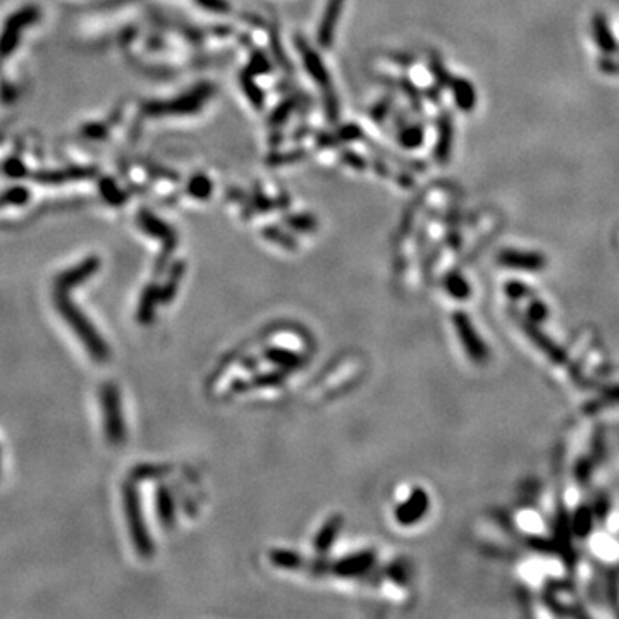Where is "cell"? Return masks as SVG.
<instances>
[{
    "label": "cell",
    "instance_id": "cell-45",
    "mask_svg": "<svg viewBox=\"0 0 619 619\" xmlns=\"http://www.w3.org/2000/svg\"><path fill=\"white\" fill-rule=\"evenodd\" d=\"M341 159H342V162H346L349 165V167L356 169V171H363V169L366 167L365 159H363L361 155L354 154V152H349V150L344 152V154L341 155Z\"/></svg>",
    "mask_w": 619,
    "mask_h": 619
},
{
    "label": "cell",
    "instance_id": "cell-38",
    "mask_svg": "<svg viewBox=\"0 0 619 619\" xmlns=\"http://www.w3.org/2000/svg\"><path fill=\"white\" fill-rule=\"evenodd\" d=\"M270 69H272L270 62H268V59L265 55H263L262 52L255 51L253 53H251L250 64H248V68H246V71L250 73L251 76H255V74H268L270 73Z\"/></svg>",
    "mask_w": 619,
    "mask_h": 619
},
{
    "label": "cell",
    "instance_id": "cell-39",
    "mask_svg": "<svg viewBox=\"0 0 619 619\" xmlns=\"http://www.w3.org/2000/svg\"><path fill=\"white\" fill-rule=\"evenodd\" d=\"M4 172H6V176L12 177V179H19V177L28 176L26 165L21 162L18 157H11V159H7L4 162Z\"/></svg>",
    "mask_w": 619,
    "mask_h": 619
},
{
    "label": "cell",
    "instance_id": "cell-26",
    "mask_svg": "<svg viewBox=\"0 0 619 619\" xmlns=\"http://www.w3.org/2000/svg\"><path fill=\"white\" fill-rule=\"evenodd\" d=\"M361 129L354 124H346V126L339 127L336 134H320L319 144L320 147H336L339 143L353 142V139H360Z\"/></svg>",
    "mask_w": 619,
    "mask_h": 619
},
{
    "label": "cell",
    "instance_id": "cell-47",
    "mask_svg": "<svg viewBox=\"0 0 619 619\" xmlns=\"http://www.w3.org/2000/svg\"><path fill=\"white\" fill-rule=\"evenodd\" d=\"M270 41H272V52L275 53L274 55L275 60H277L279 64L282 65V68H286V69L291 68V64H289V62L286 60V57H284V52H282V47H280V43H279V38L274 35V33H270Z\"/></svg>",
    "mask_w": 619,
    "mask_h": 619
},
{
    "label": "cell",
    "instance_id": "cell-7",
    "mask_svg": "<svg viewBox=\"0 0 619 619\" xmlns=\"http://www.w3.org/2000/svg\"><path fill=\"white\" fill-rule=\"evenodd\" d=\"M453 324L456 327L457 337H460L461 344L466 353L470 354V358L475 363H485L489 360V349H487L485 342L480 339V336L475 330L472 320L466 317L463 312H456L453 315Z\"/></svg>",
    "mask_w": 619,
    "mask_h": 619
},
{
    "label": "cell",
    "instance_id": "cell-44",
    "mask_svg": "<svg viewBox=\"0 0 619 619\" xmlns=\"http://www.w3.org/2000/svg\"><path fill=\"white\" fill-rule=\"evenodd\" d=\"M401 88L403 92L408 95V98H410L411 103H415V109L416 112H420V109H422V97H420L418 90L413 86V83H410L408 80H401Z\"/></svg>",
    "mask_w": 619,
    "mask_h": 619
},
{
    "label": "cell",
    "instance_id": "cell-15",
    "mask_svg": "<svg viewBox=\"0 0 619 619\" xmlns=\"http://www.w3.org/2000/svg\"><path fill=\"white\" fill-rule=\"evenodd\" d=\"M497 260L501 265L518 270H542L546 267V258L534 251L504 250L497 255Z\"/></svg>",
    "mask_w": 619,
    "mask_h": 619
},
{
    "label": "cell",
    "instance_id": "cell-41",
    "mask_svg": "<svg viewBox=\"0 0 619 619\" xmlns=\"http://www.w3.org/2000/svg\"><path fill=\"white\" fill-rule=\"evenodd\" d=\"M198 6L210 12H217V14H226L231 11V6L227 0H196Z\"/></svg>",
    "mask_w": 619,
    "mask_h": 619
},
{
    "label": "cell",
    "instance_id": "cell-17",
    "mask_svg": "<svg viewBox=\"0 0 619 619\" xmlns=\"http://www.w3.org/2000/svg\"><path fill=\"white\" fill-rule=\"evenodd\" d=\"M160 305V286L152 282L143 289L142 296H139L138 308H136V320L142 325H148L154 322L155 310Z\"/></svg>",
    "mask_w": 619,
    "mask_h": 619
},
{
    "label": "cell",
    "instance_id": "cell-9",
    "mask_svg": "<svg viewBox=\"0 0 619 619\" xmlns=\"http://www.w3.org/2000/svg\"><path fill=\"white\" fill-rule=\"evenodd\" d=\"M590 556L601 564L619 563V536L614 531L598 530L588 536Z\"/></svg>",
    "mask_w": 619,
    "mask_h": 619
},
{
    "label": "cell",
    "instance_id": "cell-21",
    "mask_svg": "<svg viewBox=\"0 0 619 619\" xmlns=\"http://www.w3.org/2000/svg\"><path fill=\"white\" fill-rule=\"evenodd\" d=\"M342 528V518L341 516H332V518H329L327 522H325V525L320 528V531L315 536V542H313V546H315L317 552H320V554H325V552L329 551L330 547L334 546V542H336L337 535H339Z\"/></svg>",
    "mask_w": 619,
    "mask_h": 619
},
{
    "label": "cell",
    "instance_id": "cell-22",
    "mask_svg": "<svg viewBox=\"0 0 619 619\" xmlns=\"http://www.w3.org/2000/svg\"><path fill=\"white\" fill-rule=\"evenodd\" d=\"M157 514H159L160 523L164 528H172L176 522V506L174 499H172L171 492H169L167 487L160 485L157 489Z\"/></svg>",
    "mask_w": 619,
    "mask_h": 619
},
{
    "label": "cell",
    "instance_id": "cell-20",
    "mask_svg": "<svg viewBox=\"0 0 619 619\" xmlns=\"http://www.w3.org/2000/svg\"><path fill=\"white\" fill-rule=\"evenodd\" d=\"M284 382V374L272 371V374H258L250 381L234 382L233 392H246L253 389H267V387H279Z\"/></svg>",
    "mask_w": 619,
    "mask_h": 619
},
{
    "label": "cell",
    "instance_id": "cell-34",
    "mask_svg": "<svg viewBox=\"0 0 619 619\" xmlns=\"http://www.w3.org/2000/svg\"><path fill=\"white\" fill-rule=\"evenodd\" d=\"M262 236L265 238L267 241L274 243V245L282 246L284 250L295 251L296 248H298V241H296L295 238L289 236L287 233H284L282 229H279V227H275V226H267L265 229L262 231Z\"/></svg>",
    "mask_w": 619,
    "mask_h": 619
},
{
    "label": "cell",
    "instance_id": "cell-35",
    "mask_svg": "<svg viewBox=\"0 0 619 619\" xmlns=\"http://www.w3.org/2000/svg\"><path fill=\"white\" fill-rule=\"evenodd\" d=\"M324 109L327 121L337 122V119H339V98L330 85L324 86Z\"/></svg>",
    "mask_w": 619,
    "mask_h": 619
},
{
    "label": "cell",
    "instance_id": "cell-40",
    "mask_svg": "<svg viewBox=\"0 0 619 619\" xmlns=\"http://www.w3.org/2000/svg\"><path fill=\"white\" fill-rule=\"evenodd\" d=\"M305 157V150H295V152H289V154H272L267 159L268 165H272V167H275V165H284L287 162H298Z\"/></svg>",
    "mask_w": 619,
    "mask_h": 619
},
{
    "label": "cell",
    "instance_id": "cell-5",
    "mask_svg": "<svg viewBox=\"0 0 619 619\" xmlns=\"http://www.w3.org/2000/svg\"><path fill=\"white\" fill-rule=\"evenodd\" d=\"M41 12L36 4H26L7 16L0 31V59H7L18 51L24 30L38 23Z\"/></svg>",
    "mask_w": 619,
    "mask_h": 619
},
{
    "label": "cell",
    "instance_id": "cell-19",
    "mask_svg": "<svg viewBox=\"0 0 619 619\" xmlns=\"http://www.w3.org/2000/svg\"><path fill=\"white\" fill-rule=\"evenodd\" d=\"M449 86L453 90L457 109L463 110V112H472L475 105H477V92H475L472 81L465 80V78H453Z\"/></svg>",
    "mask_w": 619,
    "mask_h": 619
},
{
    "label": "cell",
    "instance_id": "cell-18",
    "mask_svg": "<svg viewBox=\"0 0 619 619\" xmlns=\"http://www.w3.org/2000/svg\"><path fill=\"white\" fill-rule=\"evenodd\" d=\"M590 24H592V33H593V38H596L597 47L604 53H608V55L616 53L619 47L616 38H614L613 31H610L609 28L608 18H605L602 12H597V14H593L592 23Z\"/></svg>",
    "mask_w": 619,
    "mask_h": 619
},
{
    "label": "cell",
    "instance_id": "cell-42",
    "mask_svg": "<svg viewBox=\"0 0 619 619\" xmlns=\"http://www.w3.org/2000/svg\"><path fill=\"white\" fill-rule=\"evenodd\" d=\"M506 295L513 300H522L530 295V289L525 284L518 282V280H511V282L506 284Z\"/></svg>",
    "mask_w": 619,
    "mask_h": 619
},
{
    "label": "cell",
    "instance_id": "cell-12",
    "mask_svg": "<svg viewBox=\"0 0 619 619\" xmlns=\"http://www.w3.org/2000/svg\"><path fill=\"white\" fill-rule=\"evenodd\" d=\"M375 563V552L374 551H363L356 552V554H351L348 557H342V559L334 563L332 571L336 575L351 578V576H360L365 575L369 569H371Z\"/></svg>",
    "mask_w": 619,
    "mask_h": 619
},
{
    "label": "cell",
    "instance_id": "cell-14",
    "mask_svg": "<svg viewBox=\"0 0 619 619\" xmlns=\"http://www.w3.org/2000/svg\"><path fill=\"white\" fill-rule=\"evenodd\" d=\"M296 47H298L301 59H303L305 68H307V73L313 78V81L319 83L320 86H329L330 74L327 69H325L324 60L320 59L319 53L313 51V48L307 43V40L301 38V36H296Z\"/></svg>",
    "mask_w": 619,
    "mask_h": 619
},
{
    "label": "cell",
    "instance_id": "cell-13",
    "mask_svg": "<svg viewBox=\"0 0 619 619\" xmlns=\"http://www.w3.org/2000/svg\"><path fill=\"white\" fill-rule=\"evenodd\" d=\"M346 0H327L324 16H322L320 26H319V45L322 48H330L334 43V36H336L337 21L341 18V11L344 7Z\"/></svg>",
    "mask_w": 619,
    "mask_h": 619
},
{
    "label": "cell",
    "instance_id": "cell-6",
    "mask_svg": "<svg viewBox=\"0 0 619 619\" xmlns=\"http://www.w3.org/2000/svg\"><path fill=\"white\" fill-rule=\"evenodd\" d=\"M136 224L139 226V229L143 231L148 236L159 239L162 243V253H160L159 262H157V270H162L167 263V260L171 258V255L174 253L177 246V233L172 229L167 222H164L162 218L157 217L154 212L150 210L142 208L136 216Z\"/></svg>",
    "mask_w": 619,
    "mask_h": 619
},
{
    "label": "cell",
    "instance_id": "cell-28",
    "mask_svg": "<svg viewBox=\"0 0 619 619\" xmlns=\"http://www.w3.org/2000/svg\"><path fill=\"white\" fill-rule=\"evenodd\" d=\"M239 81H241L243 92H245L248 100L251 102V105H253L255 109H262L263 103H265V93H263V90L253 81V76H251V74L245 69V71L241 73V76H239Z\"/></svg>",
    "mask_w": 619,
    "mask_h": 619
},
{
    "label": "cell",
    "instance_id": "cell-29",
    "mask_svg": "<svg viewBox=\"0 0 619 619\" xmlns=\"http://www.w3.org/2000/svg\"><path fill=\"white\" fill-rule=\"evenodd\" d=\"M100 193L103 200L112 206H121L127 201V193L119 188L112 177H102L100 179Z\"/></svg>",
    "mask_w": 619,
    "mask_h": 619
},
{
    "label": "cell",
    "instance_id": "cell-11",
    "mask_svg": "<svg viewBox=\"0 0 619 619\" xmlns=\"http://www.w3.org/2000/svg\"><path fill=\"white\" fill-rule=\"evenodd\" d=\"M97 174L95 167L85 165H71V167L57 169V171H40L33 174V181L40 184H65L76 183V181L90 179Z\"/></svg>",
    "mask_w": 619,
    "mask_h": 619
},
{
    "label": "cell",
    "instance_id": "cell-10",
    "mask_svg": "<svg viewBox=\"0 0 619 619\" xmlns=\"http://www.w3.org/2000/svg\"><path fill=\"white\" fill-rule=\"evenodd\" d=\"M428 506H430V499L423 489L416 487L413 490L410 497L396 507V522L403 527H411L418 523L420 519L427 514Z\"/></svg>",
    "mask_w": 619,
    "mask_h": 619
},
{
    "label": "cell",
    "instance_id": "cell-16",
    "mask_svg": "<svg viewBox=\"0 0 619 619\" xmlns=\"http://www.w3.org/2000/svg\"><path fill=\"white\" fill-rule=\"evenodd\" d=\"M454 124L449 112H443L439 117V133L435 143V159L439 164H448L453 154Z\"/></svg>",
    "mask_w": 619,
    "mask_h": 619
},
{
    "label": "cell",
    "instance_id": "cell-24",
    "mask_svg": "<svg viewBox=\"0 0 619 619\" xmlns=\"http://www.w3.org/2000/svg\"><path fill=\"white\" fill-rule=\"evenodd\" d=\"M265 358L268 361H272L274 365L280 366V369H287V370H295L300 369L301 365H303L305 360L300 356L298 353H295V351H289V349H282V348H268L265 349Z\"/></svg>",
    "mask_w": 619,
    "mask_h": 619
},
{
    "label": "cell",
    "instance_id": "cell-43",
    "mask_svg": "<svg viewBox=\"0 0 619 619\" xmlns=\"http://www.w3.org/2000/svg\"><path fill=\"white\" fill-rule=\"evenodd\" d=\"M391 107H392V98L391 97H387V98H382L381 102L377 103V105L374 107V109H371V112H370V117L374 119V121H377V122H382L383 121V117H386L387 114H389V110H391Z\"/></svg>",
    "mask_w": 619,
    "mask_h": 619
},
{
    "label": "cell",
    "instance_id": "cell-36",
    "mask_svg": "<svg viewBox=\"0 0 619 619\" xmlns=\"http://www.w3.org/2000/svg\"><path fill=\"white\" fill-rule=\"evenodd\" d=\"M295 109H296V98H287V100H284L277 109H274V112L270 114V119H268L270 126H282Z\"/></svg>",
    "mask_w": 619,
    "mask_h": 619
},
{
    "label": "cell",
    "instance_id": "cell-31",
    "mask_svg": "<svg viewBox=\"0 0 619 619\" xmlns=\"http://www.w3.org/2000/svg\"><path fill=\"white\" fill-rule=\"evenodd\" d=\"M30 189L24 186H12V188L0 193V208L2 206H23L30 201Z\"/></svg>",
    "mask_w": 619,
    "mask_h": 619
},
{
    "label": "cell",
    "instance_id": "cell-37",
    "mask_svg": "<svg viewBox=\"0 0 619 619\" xmlns=\"http://www.w3.org/2000/svg\"><path fill=\"white\" fill-rule=\"evenodd\" d=\"M430 69H432V74H433V78H435V83L439 88H445V86H449V83H451L453 78L449 76L448 71H445L443 60L437 57V53H432L430 55Z\"/></svg>",
    "mask_w": 619,
    "mask_h": 619
},
{
    "label": "cell",
    "instance_id": "cell-27",
    "mask_svg": "<svg viewBox=\"0 0 619 619\" xmlns=\"http://www.w3.org/2000/svg\"><path fill=\"white\" fill-rule=\"evenodd\" d=\"M186 191H188L189 196L195 198V200H208L213 193V183L210 181L208 176L195 174L189 177Z\"/></svg>",
    "mask_w": 619,
    "mask_h": 619
},
{
    "label": "cell",
    "instance_id": "cell-30",
    "mask_svg": "<svg viewBox=\"0 0 619 619\" xmlns=\"http://www.w3.org/2000/svg\"><path fill=\"white\" fill-rule=\"evenodd\" d=\"M444 284L449 295L456 300H466L470 298V295H472V289H470L468 280H466L460 272H451V274H448Z\"/></svg>",
    "mask_w": 619,
    "mask_h": 619
},
{
    "label": "cell",
    "instance_id": "cell-2",
    "mask_svg": "<svg viewBox=\"0 0 619 619\" xmlns=\"http://www.w3.org/2000/svg\"><path fill=\"white\" fill-rule=\"evenodd\" d=\"M122 502L124 513H126L127 519V528H129V535L131 540H133L136 552L142 557H152L155 552V546L150 536V531L147 528V523H144L142 497H139L136 480H127L122 485Z\"/></svg>",
    "mask_w": 619,
    "mask_h": 619
},
{
    "label": "cell",
    "instance_id": "cell-25",
    "mask_svg": "<svg viewBox=\"0 0 619 619\" xmlns=\"http://www.w3.org/2000/svg\"><path fill=\"white\" fill-rule=\"evenodd\" d=\"M268 559L275 568L280 569H292L295 571V569H301L305 566V559L298 552L286 551V549H272L268 552Z\"/></svg>",
    "mask_w": 619,
    "mask_h": 619
},
{
    "label": "cell",
    "instance_id": "cell-32",
    "mask_svg": "<svg viewBox=\"0 0 619 619\" xmlns=\"http://www.w3.org/2000/svg\"><path fill=\"white\" fill-rule=\"evenodd\" d=\"M423 127L418 126V124H410V126L403 127L401 133L398 136V142L406 150H415V148H418L423 143Z\"/></svg>",
    "mask_w": 619,
    "mask_h": 619
},
{
    "label": "cell",
    "instance_id": "cell-4",
    "mask_svg": "<svg viewBox=\"0 0 619 619\" xmlns=\"http://www.w3.org/2000/svg\"><path fill=\"white\" fill-rule=\"evenodd\" d=\"M100 404L103 411V432L110 445H121L126 440V422L122 416L121 392L115 382H103L100 387Z\"/></svg>",
    "mask_w": 619,
    "mask_h": 619
},
{
    "label": "cell",
    "instance_id": "cell-46",
    "mask_svg": "<svg viewBox=\"0 0 619 619\" xmlns=\"http://www.w3.org/2000/svg\"><path fill=\"white\" fill-rule=\"evenodd\" d=\"M598 68H601V71L605 74H619V59H614V57L610 55L602 57V59L598 60Z\"/></svg>",
    "mask_w": 619,
    "mask_h": 619
},
{
    "label": "cell",
    "instance_id": "cell-3",
    "mask_svg": "<svg viewBox=\"0 0 619 619\" xmlns=\"http://www.w3.org/2000/svg\"><path fill=\"white\" fill-rule=\"evenodd\" d=\"M216 88L210 83H200L189 92L172 100H152L143 105V112L152 117H162V115H189L200 112L203 103L212 97Z\"/></svg>",
    "mask_w": 619,
    "mask_h": 619
},
{
    "label": "cell",
    "instance_id": "cell-8",
    "mask_svg": "<svg viewBox=\"0 0 619 619\" xmlns=\"http://www.w3.org/2000/svg\"><path fill=\"white\" fill-rule=\"evenodd\" d=\"M100 265L102 262L98 257H95V255H92V257H86L85 260H81L80 263H76L74 267L60 272V274L55 277V280H53V289L71 291V289L92 279L93 275L100 270Z\"/></svg>",
    "mask_w": 619,
    "mask_h": 619
},
{
    "label": "cell",
    "instance_id": "cell-1",
    "mask_svg": "<svg viewBox=\"0 0 619 619\" xmlns=\"http://www.w3.org/2000/svg\"><path fill=\"white\" fill-rule=\"evenodd\" d=\"M53 305H55L57 312L60 313L65 324L73 329L76 337L83 342L85 349L92 356L95 363H107L110 360V348L105 339L100 336L97 327L88 320V317L81 312V308L74 303L69 291H62V289H53Z\"/></svg>",
    "mask_w": 619,
    "mask_h": 619
},
{
    "label": "cell",
    "instance_id": "cell-33",
    "mask_svg": "<svg viewBox=\"0 0 619 619\" xmlns=\"http://www.w3.org/2000/svg\"><path fill=\"white\" fill-rule=\"evenodd\" d=\"M284 224L296 233H315L319 229V222L310 213H295V216L284 217Z\"/></svg>",
    "mask_w": 619,
    "mask_h": 619
},
{
    "label": "cell",
    "instance_id": "cell-23",
    "mask_svg": "<svg viewBox=\"0 0 619 619\" xmlns=\"http://www.w3.org/2000/svg\"><path fill=\"white\" fill-rule=\"evenodd\" d=\"M184 270H186V263L183 262V260L172 263V267H171V270H169V275H167V279H165L164 286H160V303L169 305L172 300L176 298L177 289H179L181 280H183Z\"/></svg>",
    "mask_w": 619,
    "mask_h": 619
},
{
    "label": "cell",
    "instance_id": "cell-48",
    "mask_svg": "<svg viewBox=\"0 0 619 619\" xmlns=\"http://www.w3.org/2000/svg\"><path fill=\"white\" fill-rule=\"evenodd\" d=\"M391 576L394 578L398 583H406V573L403 571L401 566H394L391 569Z\"/></svg>",
    "mask_w": 619,
    "mask_h": 619
}]
</instances>
